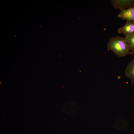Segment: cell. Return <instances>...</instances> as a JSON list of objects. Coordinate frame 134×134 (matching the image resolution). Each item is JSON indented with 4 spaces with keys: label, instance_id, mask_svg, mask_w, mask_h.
Returning <instances> with one entry per match:
<instances>
[{
    "label": "cell",
    "instance_id": "obj_1",
    "mask_svg": "<svg viewBox=\"0 0 134 134\" xmlns=\"http://www.w3.org/2000/svg\"><path fill=\"white\" fill-rule=\"evenodd\" d=\"M107 47L108 50L120 57L133 54L132 52L130 51L128 45L124 37L118 36L110 37L107 43Z\"/></svg>",
    "mask_w": 134,
    "mask_h": 134
},
{
    "label": "cell",
    "instance_id": "obj_2",
    "mask_svg": "<svg viewBox=\"0 0 134 134\" xmlns=\"http://www.w3.org/2000/svg\"><path fill=\"white\" fill-rule=\"evenodd\" d=\"M113 7L121 10L134 6V0H111Z\"/></svg>",
    "mask_w": 134,
    "mask_h": 134
},
{
    "label": "cell",
    "instance_id": "obj_3",
    "mask_svg": "<svg viewBox=\"0 0 134 134\" xmlns=\"http://www.w3.org/2000/svg\"><path fill=\"white\" fill-rule=\"evenodd\" d=\"M119 34L128 35L134 34V21H126L125 25L118 30Z\"/></svg>",
    "mask_w": 134,
    "mask_h": 134
},
{
    "label": "cell",
    "instance_id": "obj_4",
    "mask_svg": "<svg viewBox=\"0 0 134 134\" xmlns=\"http://www.w3.org/2000/svg\"><path fill=\"white\" fill-rule=\"evenodd\" d=\"M117 17L127 21H134V6L121 10Z\"/></svg>",
    "mask_w": 134,
    "mask_h": 134
},
{
    "label": "cell",
    "instance_id": "obj_5",
    "mask_svg": "<svg viewBox=\"0 0 134 134\" xmlns=\"http://www.w3.org/2000/svg\"><path fill=\"white\" fill-rule=\"evenodd\" d=\"M125 75L130 79L132 85H134V59L127 65L125 71Z\"/></svg>",
    "mask_w": 134,
    "mask_h": 134
},
{
    "label": "cell",
    "instance_id": "obj_6",
    "mask_svg": "<svg viewBox=\"0 0 134 134\" xmlns=\"http://www.w3.org/2000/svg\"><path fill=\"white\" fill-rule=\"evenodd\" d=\"M130 50L134 49V34L124 37Z\"/></svg>",
    "mask_w": 134,
    "mask_h": 134
},
{
    "label": "cell",
    "instance_id": "obj_7",
    "mask_svg": "<svg viewBox=\"0 0 134 134\" xmlns=\"http://www.w3.org/2000/svg\"><path fill=\"white\" fill-rule=\"evenodd\" d=\"M131 51L133 53H134V49L131 50Z\"/></svg>",
    "mask_w": 134,
    "mask_h": 134
}]
</instances>
